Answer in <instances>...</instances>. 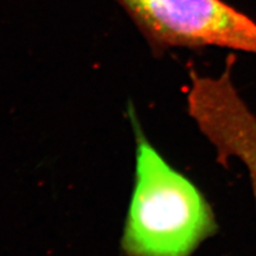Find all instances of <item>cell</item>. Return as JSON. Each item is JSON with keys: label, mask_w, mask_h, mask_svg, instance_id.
I'll return each mask as SVG.
<instances>
[{"label": "cell", "mask_w": 256, "mask_h": 256, "mask_svg": "<svg viewBox=\"0 0 256 256\" xmlns=\"http://www.w3.org/2000/svg\"><path fill=\"white\" fill-rule=\"evenodd\" d=\"M214 228L212 212L194 184L138 136L124 252L128 256H189Z\"/></svg>", "instance_id": "1"}, {"label": "cell", "mask_w": 256, "mask_h": 256, "mask_svg": "<svg viewBox=\"0 0 256 256\" xmlns=\"http://www.w3.org/2000/svg\"><path fill=\"white\" fill-rule=\"evenodd\" d=\"M232 66L217 77L191 75L188 114L221 160H238L256 185V114L232 79Z\"/></svg>", "instance_id": "3"}, {"label": "cell", "mask_w": 256, "mask_h": 256, "mask_svg": "<svg viewBox=\"0 0 256 256\" xmlns=\"http://www.w3.org/2000/svg\"><path fill=\"white\" fill-rule=\"evenodd\" d=\"M158 48L216 46L256 54V22L222 0H118Z\"/></svg>", "instance_id": "2"}]
</instances>
